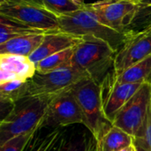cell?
Instances as JSON below:
<instances>
[{"instance_id": "16", "label": "cell", "mask_w": 151, "mask_h": 151, "mask_svg": "<svg viewBox=\"0 0 151 151\" xmlns=\"http://www.w3.org/2000/svg\"><path fill=\"white\" fill-rule=\"evenodd\" d=\"M113 78L120 83L151 84V55L119 74L113 70Z\"/></svg>"}, {"instance_id": "9", "label": "cell", "mask_w": 151, "mask_h": 151, "mask_svg": "<svg viewBox=\"0 0 151 151\" xmlns=\"http://www.w3.org/2000/svg\"><path fill=\"white\" fill-rule=\"evenodd\" d=\"M85 120L81 109L71 89L52 99L41 123L42 128H63L72 125L84 126Z\"/></svg>"}, {"instance_id": "29", "label": "cell", "mask_w": 151, "mask_h": 151, "mask_svg": "<svg viewBox=\"0 0 151 151\" xmlns=\"http://www.w3.org/2000/svg\"><path fill=\"white\" fill-rule=\"evenodd\" d=\"M77 3H79L80 4H81V5H85L86 4V3H85V1L84 0H75Z\"/></svg>"}, {"instance_id": "19", "label": "cell", "mask_w": 151, "mask_h": 151, "mask_svg": "<svg viewBox=\"0 0 151 151\" xmlns=\"http://www.w3.org/2000/svg\"><path fill=\"white\" fill-rule=\"evenodd\" d=\"M27 82L22 81H10L0 83L1 102L12 105L19 100L26 97Z\"/></svg>"}, {"instance_id": "11", "label": "cell", "mask_w": 151, "mask_h": 151, "mask_svg": "<svg viewBox=\"0 0 151 151\" xmlns=\"http://www.w3.org/2000/svg\"><path fill=\"white\" fill-rule=\"evenodd\" d=\"M108 77L110 88L106 97H104V111L107 120L112 123L118 111L134 96L142 84L118 82L113 78V71Z\"/></svg>"}, {"instance_id": "21", "label": "cell", "mask_w": 151, "mask_h": 151, "mask_svg": "<svg viewBox=\"0 0 151 151\" xmlns=\"http://www.w3.org/2000/svg\"><path fill=\"white\" fill-rule=\"evenodd\" d=\"M36 131L37 130H34L10 139L4 144L0 145V151H23Z\"/></svg>"}, {"instance_id": "14", "label": "cell", "mask_w": 151, "mask_h": 151, "mask_svg": "<svg viewBox=\"0 0 151 151\" xmlns=\"http://www.w3.org/2000/svg\"><path fill=\"white\" fill-rule=\"evenodd\" d=\"M45 34H31L10 39L0 44V54H15L29 58L42 43Z\"/></svg>"}, {"instance_id": "2", "label": "cell", "mask_w": 151, "mask_h": 151, "mask_svg": "<svg viewBox=\"0 0 151 151\" xmlns=\"http://www.w3.org/2000/svg\"><path fill=\"white\" fill-rule=\"evenodd\" d=\"M117 51L104 40L84 35L75 46L72 66L86 73L91 79L103 83L114 70Z\"/></svg>"}, {"instance_id": "28", "label": "cell", "mask_w": 151, "mask_h": 151, "mask_svg": "<svg viewBox=\"0 0 151 151\" xmlns=\"http://www.w3.org/2000/svg\"><path fill=\"white\" fill-rule=\"evenodd\" d=\"M119 151H134V144L132 146H129V147H127V148H124L122 149L121 150Z\"/></svg>"}, {"instance_id": "27", "label": "cell", "mask_w": 151, "mask_h": 151, "mask_svg": "<svg viewBox=\"0 0 151 151\" xmlns=\"http://www.w3.org/2000/svg\"><path fill=\"white\" fill-rule=\"evenodd\" d=\"M134 147L135 151H148L145 148H143L142 146L138 145V144H136V143H134Z\"/></svg>"}, {"instance_id": "3", "label": "cell", "mask_w": 151, "mask_h": 151, "mask_svg": "<svg viewBox=\"0 0 151 151\" xmlns=\"http://www.w3.org/2000/svg\"><path fill=\"white\" fill-rule=\"evenodd\" d=\"M71 92L79 104L84 116V127L97 142L112 126L104 111V86L91 78L75 84Z\"/></svg>"}, {"instance_id": "8", "label": "cell", "mask_w": 151, "mask_h": 151, "mask_svg": "<svg viewBox=\"0 0 151 151\" xmlns=\"http://www.w3.org/2000/svg\"><path fill=\"white\" fill-rule=\"evenodd\" d=\"M0 15L44 32L59 31L58 16L49 12L42 5L0 3Z\"/></svg>"}, {"instance_id": "10", "label": "cell", "mask_w": 151, "mask_h": 151, "mask_svg": "<svg viewBox=\"0 0 151 151\" xmlns=\"http://www.w3.org/2000/svg\"><path fill=\"white\" fill-rule=\"evenodd\" d=\"M151 55V35L144 32L129 35L116 53L114 73L119 74Z\"/></svg>"}, {"instance_id": "26", "label": "cell", "mask_w": 151, "mask_h": 151, "mask_svg": "<svg viewBox=\"0 0 151 151\" xmlns=\"http://www.w3.org/2000/svg\"><path fill=\"white\" fill-rule=\"evenodd\" d=\"M138 5H150L151 0H133Z\"/></svg>"}, {"instance_id": "5", "label": "cell", "mask_w": 151, "mask_h": 151, "mask_svg": "<svg viewBox=\"0 0 151 151\" xmlns=\"http://www.w3.org/2000/svg\"><path fill=\"white\" fill-rule=\"evenodd\" d=\"M90 78L86 73L66 67L46 73H37L27 82V96H57L70 90L82 80Z\"/></svg>"}, {"instance_id": "25", "label": "cell", "mask_w": 151, "mask_h": 151, "mask_svg": "<svg viewBox=\"0 0 151 151\" xmlns=\"http://www.w3.org/2000/svg\"><path fill=\"white\" fill-rule=\"evenodd\" d=\"M87 151H96V142L92 135L89 139V142H88Z\"/></svg>"}, {"instance_id": "31", "label": "cell", "mask_w": 151, "mask_h": 151, "mask_svg": "<svg viewBox=\"0 0 151 151\" xmlns=\"http://www.w3.org/2000/svg\"><path fill=\"white\" fill-rule=\"evenodd\" d=\"M134 151H135V150H134Z\"/></svg>"}, {"instance_id": "15", "label": "cell", "mask_w": 151, "mask_h": 151, "mask_svg": "<svg viewBox=\"0 0 151 151\" xmlns=\"http://www.w3.org/2000/svg\"><path fill=\"white\" fill-rule=\"evenodd\" d=\"M134 139L132 135L112 125L96 142V151H119L132 146Z\"/></svg>"}, {"instance_id": "18", "label": "cell", "mask_w": 151, "mask_h": 151, "mask_svg": "<svg viewBox=\"0 0 151 151\" xmlns=\"http://www.w3.org/2000/svg\"><path fill=\"white\" fill-rule=\"evenodd\" d=\"M44 32L39 29H35L27 27L18 21L0 15V44L7 42L10 39L31 35V34H44Z\"/></svg>"}, {"instance_id": "13", "label": "cell", "mask_w": 151, "mask_h": 151, "mask_svg": "<svg viewBox=\"0 0 151 151\" xmlns=\"http://www.w3.org/2000/svg\"><path fill=\"white\" fill-rule=\"evenodd\" d=\"M81 40L82 36L75 35L60 30L46 33L42 43L29 57V58L35 65H36L42 59L55 53L75 47L81 42Z\"/></svg>"}, {"instance_id": "22", "label": "cell", "mask_w": 151, "mask_h": 151, "mask_svg": "<svg viewBox=\"0 0 151 151\" xmlns=\"http://www.w3.org/2000/svg\"><path fill=\"white\" fill-rule=\"evenodd\" d=\"M91 135L82 132L68 138L65 151H87Z\"/></svg>"}, {"instance_id": "17", "label": "cell", "mask_w": 151, "mask_h": 151, "mask_svg": "<svg viewBox=\"0 0 151 151\" xmlns=\"http://www.w3.org/2000/svg\"><path fill=\"white\" fill-rule=\"evenodd\" d=\"M74 50L75 47H72L42 59L35 65L36 72L41 73H46L52 71L71 67Z\"/></svg>"}, {"instance_id": "7", "label": "cell", "mask_w": 151, "mask_h": 151, "mask_svg": "<svg viewBox=\"0 0 151 151\" xmlns=\"http://www.w3.org/2000/svg\"><path fill=\"white\" fill-rule=\"evenodd\" d=\"M86 7L101 24L123 34H126L138 9L133 0H99L86 4Z\"/></svg>"}, {"instance_id": "20", "label": "cell", "mask_w": 151, "mask_h": 151, "mask_svg": "<svg viewBox=\"0 0 151 151\" xmlns=\"http://www.w3.org/2000/svg\"><path fill=\"white\" fill-rule=\"evenodd\" d=\"M42 5L49 12L58 16L79 11L85 5H81L75 0H42Z\"/></svg>"}, {"instance_id": "6", "label": "cell", "mask_w": 151, "mask_h": 151, "mask_svg": "<svg viewBox=\"0 0 151 151\" xmlns=\"http://www.w3.org/2000/svg\"><path fill=\"white\" fill-rule=\"evenodd\" d=\"M151 103V84L144 83L134 96L115 115L112 125L134 139L143 131Z\"/></svg>"}, {"instance_id": "30", "label": "cell", "mask_w": 151, "mask_h": 151, "mask_svg": "<svg viewBox=\"0 0 151 151\" xmlns=\"http://www.w3.org/2000/svg\"><path fill=\"white\" fill-rule=\"evenodd\" d=\"M144 33H146V34H149V35H151V27H149L148 29H146L145 31H143Z\"/></svg>"}, {"instance_id": "23", "label": "cell", "mask_w": 151, "mask_h": 151, "mask_svg": "<svg viewBox=\"0 0 151 151\" xmlns=\"http://www.w3.org/2000/svg\"><path fill=\"white\" fill-rule=\"evenodd\" d=\"M134 142L142 146L148 151H151V103L142 135L139 138L134 139Z\"/></svg>"}, {"instance_id": "12", "label": "cell", "mask_w": 151, "mask_h": 151, "mask_svg": "<svg viewBox=\"0 0 151 151\" xmlns=\"http://www.w3.org/2000/svg\"><path fill=\"white\" fill-rule=\"evenodd\" d=\"M36 73V66L28 57L0 54V83L10 81H28Z\"/></svg>"}, {"instance_id": "4", "label": "cell", "mask_w": 151, "mask_h": 151, "mask_svg": "<svg viewBox=\"0 0 151 151\" xmlns=\"http://www.w3.org/2000/svg\"><path fill=\"white\" fill-rule=\"evenodd\" d=\"M59 30L79 36L93 35L107 42L117 52L125 44L128 35L117 32L103 24L86 7L58 17Z\"/></svg>"}, {"instance_id": "24", "label": "cell", "mask_w": 151, "mask_h": 151, "mask_svg": "<svg viewBox=\"0 0 151 151\" xmlns=\"http://www.w3.org/2000/svg\"><path fill=\"white\" fill-rule=\"evenodd\" d=\"M0 3H15V4H33L42 5V0H0ZM43 6V5H42Z\"/></svg>"}, {"instance_id": "1", "label": "cell", "mask_w": 151, "mask_h": 151, "mask_svg": "<svg viewBox=\"0 0 151 151\" xmlns=\"http://www.w3.org/2000/svg\"><path fill=\"white\" fill-rule=\"evenodd\" d=\"M56 96H27L14 104L0 123V145L10 139L40 129L48 107Z\"/></svg>"}]
</instances>
